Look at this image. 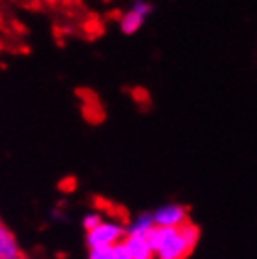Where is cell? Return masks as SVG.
Masks as SVG:
<instances>
[{
    "label": "cell",
    "instance_id": "cell-10",
    "mask_svg": "<svg viewBox=\"0 0 257 259\" xmlns=\"http://www.w3.org/2000/svg\"><path fill=\"white\" fill-rule=\"evenodd\" d=\"M109 259H132L128 248H126V244H124V240L109 248Z\"/></svg>",
    "mask_w": 257,
    "mask_h": 259
},
{
    "label": "cell",
    "instance_id": "cell-12",
    "mask_svg": "<svg viewBox=\"0 0 257 259\" xmlns=\"http://www.w3.org/2000/svg\"><path fill=\"white\" fill-rule=\"evenodd\" d=\"M19 259H32V257H28V255H25V253H23V255H21Z\"/></svg>",
    "mask_w": 257,
    "mask_h": 259
},
{
    "label": "cell",
    "instance_id": "cell-4",
    "mask_svg": "<svg viewBox=\"0 0 257 259\" xmlns=\"http://www.w3.org/2000/svg\"><path fill=\"white\" fill-rule=\"evenodd\" d=\"M152 214H154L156 226H161V227H180L182 224L188 222L186 208L182 207V205H177V203L161 205Z\"/></svg>",
    "mask_w": 257,
    "mask_h": 259
},
{
    "label": "cell",
    "instance_id": "cell-14",
    "mask_svg": "<svg viewBox=\"0 0 257 259\" xmlns=\"http://www.w3.org/2000/svg\"><path fill=\"white\" fill-rule=\"evenodd\" d=\"M0 259H4V257H0Z\"/></svg>",
    "mask_w": 257,
    "mask_h": 259
},
{
    "label": "cell",
    "instance_id": "cell-7",
    "mask_svg": "<svg viewBox=\"0 0 257 259\" xmlns=\"http://www.w3.org/2000/svg\"><path fill=\"white\" fill-rule=\"evenodd\" d=\"M156 226L154 222V214L152 212H141L139 216H135L134 220L126 226V233L128 235H145L147 237L152 227Z\"/></svg>",
    "mask_w": 257,
    "mask_h": 259
},
{
    "label": "cell",
    "instance_id": "cell-2",
    "mask_svg": "<svg viewBox=\"0 0 257 259\" xmlns=\"http://www.w3.org/2000/svg\"><path fill=\"white\" fill-rule=\"evenodd\" d=\"M126 235H128L126 233V226L122 222L105 218L100 226L87 231L84 242H87V248H111L118 242H122L126 239Z\"/></svg>",
    "mask_w": 257,
    "mask_h": 259
},
{
    "label": "cell",
    "instance_id": "cell-3",
    "mask_svg": "<svg viewBox=\"0 0 257 259\" xmlns=\"http://www.w3.org/2000/svg\"><path fill=\"white\" fill-rule=\"evenodd\" d=\"M152 12V4L147 2V0H135L134 4L126 10V12L120 15V21H118V26L122 34L126 36H132V34L139 32L145 25L147 17Z\"/></svg>",
    "mask_w": 257,
    "mask_h": 259
},
{
    "label": "cell",
    "instance_id": "cell-13",
    "mask_svg": "<svg viewBox=\"0 0 257 259\" xmlns=\"http://www.w3.org/2000/svg\"><path fill=\"white\" fill-rule=\"evenodd\" d=\"M45 2H55V0H45Z\"/></svg>",
    "mask_w": 257,
    "mask_h": 259
},
{
    "label": "cell",
    "instance_id": "cell-5",
    "mask_svg": "<svg viewBox=\"0 0 257 259\" xmlns=\"http://www.w3.org/2000/svg\"><path fill=\"white\" fill-rule=\"evenodd\" d=\"M124 244L128 248L132 259H156L154 248L150 246L145 235H126Z\"/></svg>",
    "mask_w": 257,
    "mask_h": 259
},
{
    "label": "cell",
    "instance_id": "cell-8",
    "mask_svg": "<svg viewBox=\"0 0 257 259\" xmlns=\"http://www.w3.org/2000/svg\"><path fill=\"white\" fill-rule=\"evenodd\" d=\"M179 231H180V235L184 237V240L188 242V246L193 250V248H195V244L199 242V227L195 226L193 222L188 220L186 224H182V226L179 227Z\"/></svg>",
    "mask_w": 257,
    "mask_h": 259
},
{
    "label": "cell",
    "instance_id": "cell-9",
    "mask_svg": "<svg viewBox=\"0 0 257 259\" xmlns=\"http://www.w3.org/2000/svg\"><path fill=\"white\" fill-rule=\"evenodd\" d=\"M103 220H105V218H103L102 212H98V210H89V212L83 216V220H81V226H83L84 233H87V231L94 229L96 226H100Z\"/></svg>",
    "mask_w": 257,
    "mask_h": 259
},
{
    "label": "cell",
    "instance_id": "cell-11",
    "mask_svg": "<svg viewBox=\"0 0 257 259\" xmlns=\"http://www.w3.org/2000/svg\"><path fill=\"white\" fill-rule=\"evenodd\" d=\"M87 259H109V248H89Z\"/></svg>",
    "mask_w": 257,
    "mask_h": 259
},
{
    "label": "cell",
    "instance_id": "cell-1",
    "mask_svg": "<svg viewBox=\"0 0 257 259\" xmlns=\"http://www.w3.org/2000/svg\"><path fill=\"white\" fill-rule=\"evenodd\" d=\"M147 239L154 248L156 259H186L192 253V248L180 235L179 227L154 226Z\"/></svg>",
    "mask_w": 257,
    "mask_h": 259
},
{
    "label": "cell",
    "instance_id": "cell-6",
    "mask_svg": "<svg viewBox=\"0 0 257 259\" xmlns=\"http://www.w3.org/2000/svg\"><path fill=\"white\" fill-rule=\"evenodd\" d=\"M23 255L17 237L6 224H0V257L4 259H19Z\"/></svg>",
    "mask_w": 257,
    "mask_h": 259
}]
</instances>
